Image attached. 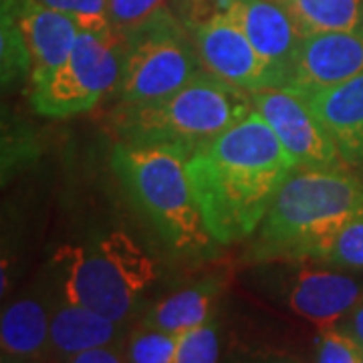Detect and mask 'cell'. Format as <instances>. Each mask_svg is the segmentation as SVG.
<instances>
[{
	"label": "cell",
	"mask_w": 363,
	"mask_h": 363,
	"mask_svg": "<svg viewBox=\"0 0 363 363\" xmlns=\"http://www.w3.org/2000/svg\"><path fill=\"white\" fill-rule=\"evenodd\" d=\"M337 325L341 329H345L350 335H353L363 345V298Z\"/></svg>",
	"instance_id": "cell-27"
},
{
	"label": "cell",
	"mask_w": 363,
	"mask_h": 363,
	"mask_svg": "<svg viewBox=\"0 0 363 363\" xmlns=\"http://www.w3.org/2000/svg\"><path fill=\"white\" fill-rule=\"evenodd\" d=\"M293 169L297 166L257 111L188 157L190 186L214 242L233 245L257 233Z\"/></svg>",
	"instance_id": "cell-1"
},
{
	"label": "cell",
	"mask_w": 363,
	"mask_h": 363,
	"mask_svg": "<svg viewBox=\"0 0 363 363\" xmlns=\"http://www.w3.org/2000/svg\"><path fill=\"white\" fill-rule=\"evenodd\" d=\"M260 59L271 69L274 85L285 87L303 33L285 4L274 0H238L230 11Z\"/></svg>",
	"instance_id": "cell-12"
},
{
	"label": "cell",
	"mask_w": 363,
	"mask_h": 363,
	"mask_svg": "<svg viewBox=\"0 0 363 363\" xmlns=\"http://www.w3.org/2000/svg\"><path fill=\"white\" fill-rule=\"evenodd\" d=\"M303 37L313 33L363 35V0H286Z\"/></svg>",
	"instance_id": "cell-18"
},
{
	"label": "cell",
	"mask_w": 363,
	"mask_h": 363,
	"mask_svg": "<svg viewBox=\"0 0 363 363\" xmlns=\"http://www.w3.org/2000/svg\"><path fill=\"white\" fill-rule=\"evenodd\" d=\"M2 11L13 14L25 35L30 51V87L65 65L81 33L75 18L39 0H2Z\"/></svg>",
	"instance_id": "cell-11"
},
{
	"label": "cell",
	"mask_w": 363,
	"mask_h": 363,
	"mask_svg": "<svg viewBox=\"0 0 363 363\" xmlns=\"http://www.w3.org/2000/svg\"><path fill=\"white\" fill-rule=\"evenodd\" d=\"M218 303L216 283H196L169 293L147 311L143 325L180 335L184 331L212 321Z\"/></svg>",
	"instance_id": "cell-17"
},
{
	"label": "cell",
	"mask_w": 363,
	"mask_h": 363,
	"mask_svg": "<svg viewBox=\"0 0 363 363\" xmlns=\"http://www.w3.org/2000/svg\"><path fill=\"white\" fill-rule=\"evenodd\" d=\"M176 350H178V335L143 325L128 343V362L174 363Z\"/></svg>",
	"instance_id": "cell-20"
},
{
	"label": "cell",
	"mask_w": 363,
	"mask_h": 363,
	"mask_svg": "<svg viewBox=\"0 0 363 363\" xmlns=\"http://www.w3.org/2000/svg\"><path fill=\"white\" fill-rule=\"evenodd\" d=\"M321 262L337 269L363 272V212L341 228Z\"/></svg>",
	"instance_id": "cell-21"
},
{
	"label": "cell",
	"mask_w": 363,
	"mask_h": 363,
	"mask_svg": "<svg viewBox=\"0 0 363 363\" xmlns=\"http://www.w3.org/2000/svg\"><path fill=\"white\" fill-rule=\"evenodd\" d=\"M250 111H255L252 91L200 69L172 95L121 105L116 130L121 142L172 145L192 156Z\"/></svg>",
	"instance_id": "cell-3"
},
{
	"label": "cell",
	"mask_w": 363,
	"mask_h": 363,
	"mask_svg": "<svg viewBox=\"0 0 363 363\" xmlns=\"http://www.w3.org/2000/svg\"><path fill=\"white\" fill-rule=\"evenodd\" d=\"M363 73V35L313 33L301 39L285 87L305 95L335 87Z\"/></svg>",
	"instance_id": "cell-10"
},
{
	"label": "cell",
	"mask_w": 363,
	"mask_h": 363,
	"mask_svg": "<svg viewBox=\"0 0 363 363\" xmlns=\"http://www.w3.org/2000/svg\"><path fill=\"white\" fill-rule=\"evenodd\" d=\"M40 4L69 14L81 30H105L111 23V0H39Z\"/></svg>",
	"instance_id": "cell-24"
},
{
	"label": "cell",
	"mask_w": 363,
	"mask_h": 363,
	"mask_svg": "<svg viewBox=\"0 0 363 363\" xmlns=\"http://www.w3.org/2000/svg\"><path fill=\"white\" fill-rule=\"evenodd\" d=\"M363 298V283L350 274L301 267L286 285V305L319 329L337 325Z\"/></svg>",
	"instance_id": "cell-13"
},
{
	"label": "cell",
	"mask_w": 363,
	"mask_h": 363,
	"mask_svg": "<svg viewBox=\"0 0 363 363\" xmlns=\"http://www.w3.org/2000/svg\"><path fill=\"white\" fill-rule=\"evenodd\" d=\"M0 47H2V83L4 87H13L16 81L30 75V51L26 45L21 26L14 16L2 11L0 23Z\"/></svg>",
	"instance_id": "cell-19"
},
{
	"label": "cell",
	"mask_w": 363,
	"mask_h": 363,
	"mask_svg": "<svg viewBox=\"0 0 363 363\" xmlns=\"http://www.w3.org/2000/svg\"><path fill=\"white\" fill-rule=\"evenodd\" d=\"M128 49L113 97L121 105L156 101L184 87L200 69L192 35L168 6L123 30Z\"/></svg>",
	"instance_id": "cell-6"
},
{
	"label": "cell",
	"mask_w": 363,
	"mask_h": 363,
	"mask_svg": "<svg viewBox=\"0 0 363 363\" xmlns=\"http://www.w3.org/2000/svg\"><path fill=\"white\" fill-rule=\"evenodd\" d=\"M51 331V313L45 301L23 297L9 305L0 321L2 362L45 359Z\"/></svg>",
	"instance_id": "cell-16"
},
{
	"label": "cell",
	"mask_w": 363,
	"mask_h": 363,
	"mask_svg": "<svg viewBox=\"0 0 363 363\" xmlns=\"http://www.w3.org/2000/svg\"><path fill=\"white\" fill-rule=\"evenodd\" d=\"M69 362L73 363H119L128 362V347H121L117 343H104L89 350H83L71 355Z\"/></svg>",
	"instance_id": "cell-26"
},
{
	"label": "cell",
	"mask_w": 363,
	"mask_h": 363,
	"mask_svg": "<svg viewBox=\"0 0 363 363\" xmlns=\"http://www.w3.org/2000/svg\"><path fill=\"white\" fill-rule=\"evenodd\" d=\"M252 99L255 111L271 125L297 168L345 166L305 93L293 87H264L252 91Z\"/></svg>",
	"instance_id": "cell-8"
},
{
	"label": "cell",
	"mask_w": 363,
	"mask_h": 363,
	"mask_svg": "<svg viewBox=\"0 0 363 363\" xmlns=\"http://www.w3.org/2000/svg\"><path fill=\"white\" fill-rule=\"evenodd\" d=\"M307 101L329 131L341 162L363 176V73L335 87L309 93Z\"/></svg>",
	"instance_id": "cell-14"
},
{
	"label": "cell",
	"mask_w": 363,
	"mask_h": 363,
	"mask_svg": "<svg viewBox=\"0 0 363 363\" xmlns=\"http://www.w3.org/2000/svg\"><path fill=\"white\" fill-rule=\"evenodd\" d=\"M121 323L101 313L63 301L51 313V331L45 357L69 362L71 355L104 343H116Z\"/></svg>",
	"instance_id": "cell-15"
},
{
	"label": "cell",
	"mask_w": 363,
	"mask_h": 363,
	"mask_svg": "<svg viewBox=\"0 0 363 363\" xmlns=\"http://www.w3.org/2000/svg\"><path fill=\"white\" fill-rule=\"evenodd\" d=\"M63 301L125 323L160 277L156 260L125 233H109L95 245L63 247L55 255Z\"/></svg>",
	"instance_id": "cell-5"
},
{
	"label": "cell",
	"mask_w": 363,
	"mask_h": 363,
	"mask_svg": "<svg viewBox=\"0 0 363 363\" xmlns=\"http://www.w3.org/2000/svg\"><path fill=\"white\" fill-rule=\"evenodd\" d=\"M218 355H220L218 331L212 321H208L178 335V350L174 363H212L218 359Z\"/></svg>",
	"instance_id": "cell-22"
},
{
	"label": "cell",
	"mask_w": 363,
	"mask_h": 363,
	"mask_svg": "<svg viewBox=\"0 0 363 363\" xmlns=\"http://www.w3.org/2000/svg\"><path fill=\"white\" fill-rule=\"evenodd\" d=\"M315 359L319 363H363V345L339 325L325 327L317 335Z\"/></svg>",
	"instance_id": "cell-23"
},
{
	"label": "cell",
	"mask_w": 363,
	"mask_h": 363,
	"mask_svg": "<svg viewBox=\"0 0 363 363\" xmlns=\"http://www.w3.org/2000/svg\"><path fill=\"white\" fill-rule=\"evenodd\" d=\"M190 35L208 73L248 91L277 87L271 69L233 18H212L190 28Z\"/></svg>",
	"instance_id": "cell-9"
},
{
	"label": "cell",
	"mask_w": 363,
	"mask_h": 363,
	"mask_svg": "<svg viewBox=\"0 0 363 363\" xmlns=\"http://www.w3.org/2000/svg\"><path fill=\"white\" fill-rule=\"evenodd\" d=\"M128 35L117 26L81 30L65 65L33 85L30 99L37 113L65 119L93 109L116 91Z\"/></svg>",
	"instance_id": "cell-7"
},
{
	"label": "cell",
	"mask_w": 363,
	"mask_h": 363,
	"mask_svg": "<svg viewBox=\"0 0 363 363\" xmlns=\"http://www.w3.org/2000/svg\"><path fill=\"white\" fill-rule=\"evenodd\" d=\"M359 212L363 180L357 172L345 166L293 169L272 198L248 259L321 262Z\"/></svg>",
	"instance_id": "cell-2"
},
{
	"label": "cell",
	"mask_w": 363,
	"mask_h": 363,
	"mask_svg": "<svg viewBox=\"0 0 363 363\" xmlns=\"http://www.w3.org/2000/svg\"><path fill=\"white\" fill-rule=\"evenodd\" d=\"M188 157L172 145L119 142L111 164L162 240L174 252L200 255L214 238L190 186Z\"/></svg>",
	"instance_id": "cell-4"
},
{
	"label": "cell",
	"mask_w": 363,
	"mask_h": 363,
	"mask_svg": "<svg viewBox=\"0 0 363 363\" xmlns=\"http://www.w3.org/2000/svg\"><path fill=\"white\" fill-rule=\"evenodd\" d=\"M166 0H111L109 13L111 23L121 30H130L131 26L140 25L157 9L166 6Z\"/></svg>",
	"instance_id": "cell-25"
}]
</instances>
